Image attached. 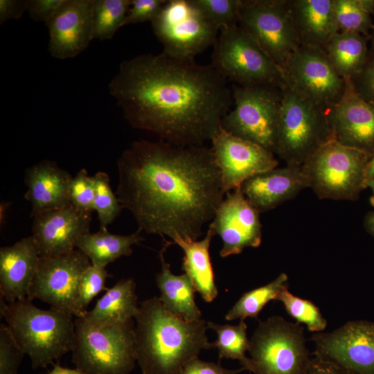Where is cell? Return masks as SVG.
I'll list each match as a JSON object with an SVG mask.
<instances>
[{
  "label": "cell",
  "instance_id": "1",
  "mask_svg": "<svg viewBox=\"0 0 374 374\" xmlns=\"http://www.w3.org/2000/svg\"><path fill=\"white\" fill-rule=\"evenodd\" d=\"M117 168L116 195L138 229L172 242L197 240L226 195L213 149L203 145L136 141Z\"/></svg>",
  "mask_w": 374,
  "mask_h": 374
},
{
  "label": "cell",
  "instance_id": "2",
  "mask_svg": "<svg viewBox=\"0 0 374 374\" xmlns=\"http://www.w3.org/2000/svg\"><path fill=\"white\" fill-rule=\"evenodd\" d=\"M108 89L132 127L181 146L211 141L233 104L228 80L211 64L164 52L123 61Z\"/></svg>",
  "mask_w": 374,
  "mask_h": 374
},
{
  "label": "cell",
  "instance_id": "3",
  "mask_svg": "<svg viewBox=\"0 0 374 374\" xmlns=\"http://www.w3.org/2000/svg\"><path fill=\"white\" fill-rule=\"evenodd\" d=\"M134 348L141 374H180L204 349L213 348L203 319L188 321L165 309L159 297L142 301L134 317Z\"/></svg>",
  "mask_w": 374,
  "mask_h": 374
},
{
  "label": "cell",
  "instance_id": "4",
  "mask_svg": "<svg viewBox=\"0 0 374 374\" xmlns=\"http://www.w3.org/2000/svg\"><path fill=\"white\" fill-rule=\"evenodd\" d=\"M0 305L1 317L28 355L33 368H46L71 351L75 335L73 316L51 308L40 309L27 298L6 303L1 296Z\"/></svg>",
  "mask_w": 374,
  "mask_h": 374
},
{
  "label": "cell",
  "instance_id": "5",
  "mask_svg": "<svg viewBox=\"0 0 374 374\" xmlns=\"http://www.w3.org/2000/svg\"><path fill=\"white\" fill-rule=\"evenodd\" d=\"M134 319L96 325L75 318L72 362L83 374H130L136 362Z\"/></svg>",
  "mask_w": 374,
  "mask_h": 374
},
{
  "label": "cell",
  "instance_id": "6",
  "mask_svg": "<svg viewBox=\"0 0 374 374\" xmlns=\"http://www.w3.org/2000/svg\"><path fill=\"white\" fill-rule=\"evenodd\" d=\"M281 90L274 154L287 165L301 166L321 146L334 140L329 110L302 98L285 84Z\"/></svg>",
  "mask_w": 374,
  "mask_h": 374
},
{
  "label": "cell",
  "instance_id": "7",
  "mask_svg": "<svg viewBox=\"0 0 374 374\" xmlns=\"http://www.w3.org/2000/svg\"><path fill=\"white\" fill-rule=\"evenodd\" d=\"M371 155L331 140L302 166L308 187L320 199L355 201L365 183Z\"/></svg>",
  "mask_w": 374,
  "mask_h": 374
},
{
  "label": "cell",
  "instance_id": "8",
  "mask_svg": "<svg viewBox=\"0 0 374 374\" xmlns=\"http://www.w3.org/2000/svg\"><path fill=\"white\" fill-rule=\"evenodd\" d=\"M248 352L253 374H304L310 361L304 327L276 315L258 321Z\"/></svg>",
  "mask_w": 374,
  "mask_h": 374
},
{
  "label": "cell",
  "instance_id": "9",
  "mask_svg": "<svg viewBox=\"0 0 374 374\" xmlns=\"http://www.w3.org/2000/svg\"><path fill=\"white\" fill-rule=\"evenodd\" d=\"M232 94L234 107L223 118L222 127L274 154L282 104L281 88L272 84H234Z\"/></svg>",
  "mask_w": 374,
  "mask_h": 374
},
{
  "label": "cell",
  "instance_id": "10",
  "mask_svg": "<svg viewBox=\"0 0 374 374\" xmlns=\"http://www.w3.org/2000/svg\"><path fill=\"white\" fill-rule=\"evenodd\" d=\"M213 46L211 64L240 86L285 84L282 69L238 25L224 27Z\"/></svg>",
  "mask_w": 374,
  "mask_h": 374
},
{
  "label": "cell",
  "instance_id": "11",
  "mask_svg": "<svg viewBox=\"0 0 374 374\" xmlns=\"http://www.w3.org/2000/svg\"><path fill=\"white\" fill-rule=\"evenodd\" d=\"M151 24L163 52L183 58H195L214 46L220 31L191 0H166Z\"/></svg>",
  "mask_w": 374,
  "mask_h": 374
},
{
  "label": "cell",
  "instance_id": "12",
  "mask_svg": "<svg viewBox=\"0 0 374 374\" xmlns=\"http://www.w3.org/2000/svg\"><path fill=\"white\" fill-rule=\"evenodd\" d=\"M285 84L308 102L329 110L342 97L346 80L321 48L301 45L281 67Z\"/></svg>",
  "mask_w": 374,
  "mask_h": 374
},
{
  "label": "cell",
  "instance_id": "13",
  "mask_svg": "<svg viewBox=\"0 0 374 374\" xmlns=\"http://www.w3.org/2000/svg\"><path fill=\"white\" fill-rule=\"evenodd\" d=\"M289 0H240L238 26L282 67L300 46Z\"/></svg>",
  "mask_w": 374,
  "mask_h": 374
},
{
  "label": "cell",
  "instance_id": "14",
  "mask_svg": "<svg viewBox=\"0 0 374 374\" xmlns=\"http://www.w3.org/2000/svg\"><path fill=\"white\" fill-rule=\"evenodd\" d=\"M314 357L349 374H374V321H351L330 332L310 339Z\"/></svg>",
  "mask_w": 374,
  "mask_h": 374
},
{
  "label": "cell",
  "instance_id": "15",
  "mask_svg": "<svg viewBox=\"0 0 374 374\" xmlns=\"http://www.w3.org/2000/svg\"><path fill=\"white\" fill-rule=\"evenodd\" d=\"M91 265L81 251L55 257H40L26 298L39 299L51 308L74 316L81 276Z\"/></svg>",
  "mask_w": 374,
  "mask_h": 374
},
{
  "label": "cell",
  "instance_id": "16",
  "mask_svg": "<svg viewBox=\"0 0 374 374\" xmlns=\"http://www.w3.org/2000/svg\"><path fill=\"white\" fill-rule=\"evenodd\" d=\"M226 193L240 187L247 179L277 167L274 154L235 136L222 126L211 139Z\"/></svg>",
  "mask_w": 374,
  "mask_h": 374
},
{
  "label": "cell",
  "instance_id": "17",
  "mask_svg": "<svg viewBox=\"0 0 374 374\" xmlns=\"http://www.w3.org/2000/svg\"><path fill=\"white\" fill-rule=\"evenodd\" d=\"M209 225L222 241V258L239 254L247 247H258L262 241L260 212L240 187L226 193Z\"/></svg>",
  "mask_w": 374,
  "mask_h": 374
},
{
  "label": "cell",
  "instance_id": "18",
  "mask_svg": "<svg viewBox=\"0 0 374 374\" xmlns=\"http://www.w3.org/2000/svg\"><path fill=\"white\" fill-rule=\"evenodd\" d=\"M91 215L72 204L33 216L32 236L40 257H55L76 249L78 240L90 233Z\"/></svg>",
  "mask_w": 374,
  "mask_h": 374
},
{
  "label": "cell",
  "instance_id": "19",
  "mask_svg": "<svg viewBox=\"0 0 374 374\" xmlns=\"http://www.w3.org/2000/svg\"><path fill=\"white\" fill-rule=\"evenodd\" d=\"M45 25L51 56L60 60L77 56L93 39V0H64Z\"/></svg>",
  "mask_w": 374,
  "mask_h": 374
},
{
  "label": "cell",
  "instance_id": "20",
  "mask_svg": "<svg viewBox=\"0 0 374 374\" xmlns=\"http://www.w3.org/2000/svg\"><path fill=\"white\" fill-rule=\"evenodd\" d=\"M344 93L329 111L333 139L339 143L374 154V106L362 98L349 80Z\"/></svg>",
  "mask_w": 374,
  "mask_h": 374
},
{
  "label": "cell",
  "instance_id": "21",
  "mask_svg": "<svg viewBox=\"0 0 374 374\" xmlns=\"http://www.w3.org/2000/svg\"><path fill=\"white\" fill-rule=\"evenodd\" d=\"M307 187L301 166L287 165L258 173L240 188L247 201L262 213L294 198Z\"/></svg>",
  "mask_w": 374,
  "mask_h": 374
},
{
  "label": "cell",
  "instance_id": "22",
  "mask_svg": "<svg viewBox=\"0 0 374 374\" xmlns=\"http://www.w3.org/2000/svg\"><path fill=\"white\" fill-rule=\"evenodd\" d=\"M39 258L32 235L0 249V293L7 303L26 298Z\"/></svg>",
  "mask_w": 374,
  "mask_h": 374
},
{
  "label": "cell",
  "instance_id": "23",
  "mask_svg": "<svg viewBox=\"0 0 374 374\" xmlns=\"http://www.w3.org/2000/svg\"><path fill=\"white\" fill-rule=\"evenodd\" d=\"M72 176L55 161L44 160L28 168L24 198L30 203V216L71 204L69 186Z\"/></svg>",
  "mask_w": 374,
  "mask_h": 374
},
{
  "label": "cell",
  "instance_id": "24",
  "mask_svg": "<svg viewBox=\"0 0 374 374\" xmlns=\"http://www.w3.org/2000/svg\"><path fill=\"white\" fill-rule=\"evenodd\" d=\"M288 3L300 44L324 51L337 33L333 0H289Z\"/></svg>",
  "mask_w": 374,
  "mask_h": 374
},
{
  "label": "cell",
  "instance_id": "25",
  "mask_svg": "<svg viewBox=\"0 0 374 374\" xmlns=\"http://www.w3.org/2000/svg\"><path fill=\"white\" fill-rule=\"evenodd\" d=\"M171 242H166L159 252L161 270L156 276L160 292L159 297L163 306L170 313L188 321L202 319V312L195 301V289L186 274L175 275L164 258L166 249Z\"/></svg>",
  "mask_w": 374,
  "mask_h": 374
},
{
  "label": "cell",
  "instance_id": "26",
  "mask_svg": "<svg viewBox=\"0 0 374 374\" xmlns=\"http://www.w3.org/2000/svg\"><path fill=\"white\" fill-rule=\"evenodd\" d=\"M214 235L215 233L209 225L205 237L201 240L178 238L172 242L183 249L181 268L192 280L195 290L208 303L212 302L218 294L209 253Z\"/></svg>",
  "mask_w": 374,
  "mask_h": 374
},
{
  "label": "cell",
  "instance_id": "27",
  "mask_svg": "<svg viewBox=\"0 0 374 374\" xmlns=\"http://www.w3.org/2000/svg\"><path fill=\"white\" fill-rule=\"evenodd\" d=\"M139 308L135 281L123 278L107 289L83 318L96 325L124 323L134 319Z\"/></svg>",
  "mask_w": 374,
  "mask_h": 374
},
{
  "label": "cell",
  "instance_id": "28",
  "mask_svg": "<svg viewBox=\"0 0 374 374\" xmlns=\"http://www.w3.org/2000/svg\"><path fill=\"white\" fill-rule=\"evenodd\" d=\"M137 230L129 235H117L107 229L93 233H87L78 241L76 249L89 259L91 264L105 267L122 256L132 253V246L139 244L143 238Z\"/></svg>",
  "mask_w": 374,
  "mask_h": 374
},
{
  "label": "cell",
  "instance_id": "29",
  "mask_svg": "<svg viewBox=\"0 0 374 374\" xmlns=\"http://www.w3.org/2000/svg\"><path fill=\"white\" fill-rule=\"evenodd\" d=\"M369 38L357 33L338 32L328 43L324 51L338 74L351 79L363 68L368 53Z\"/></svg>",
  "mask_w": 374,
  "mask_h": 374
},
{
  "label": "cell",
  "instance_id": "30",
  "mask_svg": "<svg viewBox=\"0 0 374 374\" xmlns=\"http://www.w3.org/2000/svg\"><path fill=\"white\" fill-rule=\"evenodd\" d=\"M207 326L217 334V340L212 342V346L217 349L219 361L223 358L238 360L244 371L252 373V361L246 355L250 339L247 337V325L244 320H240L238 325L207 321Z\"/></svg>",
  "mask_w": 374,
  "mask_h": 374
},
{
  "label": "cell",
  "instance_id": "31",
  "mask_svg": "<svg viewBox=\"0 0 374 374\" xmlns=\"http://www.w3.org/2000/svg\"><path fill=\"white\" fill-rule=\"evenodd\" d=\"M374 0H333V14L338 32L357 33L371 39L374 22Z\"/></svg>",
  "mask_w": 374,
  "mask_h": 374
},
{
  "label": "cell",
  "instance_id": "32",
  "mask_svg": "<svg viewBox=\"0 0 374 374\" xmlns=\"http://www.w3.org/2000/svg\"><path fill=\"white\" fill-rule=\"evenodd\" d=\"M288 287V276L281 273L269 283L244 293L225 315V319L233 321L246 318L258 319L263 308L271 301L276 300L280 292Z\"/></svg>",
  "mask_w": 374,
  "mask_h": 374
},
{
  "label": "cell",
  "instance_id": "33",
  "mask_svg": "<svg viewBox=\"0 0 374 374\" xmlns=\"http://www.w3.org/2000/svg\"><path fill=\"white\" fill-rule=\"evenodd\" d=\"M132 0H93V39H109L123 26Z\"/></svg>",
  "mask_w": 374,
  "mask_h": 374
},
{
  "label": "cell",
  "instance_id": "34",
  "mask_svg": "<svg viewBox=\"0 0 374 374\" xmlns=\"http://www.w3.org/2000/svg\"><path fill=\"white\" fill-rule=\"evenodd\" d=\"M276 301H280L287 313L296 323L305 324L309 331L318 333L326 329L327 321L319 308L312 301L294 295L288 287L280 292Z\"/></svg>",
  "mask_w": 374,
  "mask_h": 374
},
{
  "label": "cell",
  "instance_id": "35",
  "mask_svg": "<svg viewBox=\"0 0 374 374\" xmlns=\"http://www.w3.org/2000/svg\"><path fill=\"white\" fill-rule=\"evenodd\" d=\"M92 177L95 188L94 211L98 214L100 229L107 230L121 214L123 207L112 190L109 175L100 171Z\"/></svg>",
  "mask_w": 374,
  "mask_h": 374
},
{
  "label": "cell",
  "instance_id": "36",
  "mask_svg": "<svg viewBox=\"0 0 374 374\" xmlns=\"http://www.w3.org/2000/svg\"><path fill=\"white\" fill-rule=\"evenodd\" d=\"M112 276L105 267L90 265L83 272L75 305V318L84 317L90 302L101 292L107 290L105 281Z\"/></svg>",
  "mask_w": 374,
  "mask_h": 374
},
{
  "label": "cell",
  "instance_id": "37",
  "mask_svg": "<svg viewBox=\"0 0 374 374\" xmlns=\"http://www.w3.org/2000/svg\"><path fill=\"white\" fill-rule=\"evenodd\" d=\"M191 2L219 30L238 25L240 0H191Z\"/></svg>",
  "mask_w": 374,
  "mask_h": 374
},
{
  "label": "cell",
  "instance_id": "38",
  "mask_svg": "<svg viewBox=\"0 0 374 374\" xmlns=\"http://www.w3.org/2000/svg\"><path fill=\"white\" fill-rule=\"evenodd\" d=\"M95 188L93 177L86 169L80 170L72 177L69 186L70 203L77 209L92 214L94 211Z\"/></svg>",
  "mask_w": 374,
  "mask_h": 374
},
{
  "label": "cell",
  "instance_id": "39",
  "mask_svg": "<svg viewBox=\"0 0 374 374\" xmlns=\"http://www.w3.org/2000/svg\"><path fill=\"white\" fill-rule=\"evenodd\" d=\"M25 353L6 324L0 326V374H18Z\"/></svg>",
  "mask_w": 374,
  "mask_h": 374
},
{
  "label": "cell",
  "instance_id": "40",
  "mask_svg": "<svg viewBox=\"0 0 374 374\" xmlns=\"http://www.w3.org/2000/svg\"><path fill=\"white\" fill-rule=\"evenodd\" d=\"M350 80L355 92L374 106V46L371 47L362 70Z\"/></svg>",
  "mask_w": 374,
  "mask_h": 374
},
{
  "label": "cell",
  "instance_id": "41",
  "mask_svg": "<svg viewBox=\"0 0 374 374\" xmlns=\"http://www.w3.org/2000/svg\"><path fill=\"white\" fill-rule=\"evenodd\" d=\"M166 0H132L123 25L152 21L158 15Z\"/></svg>",
  "mask_w": 374,
  "mask_h": 374
},
{
  "label": "cell",
  "instance_id": "42",
  "mask_svg": "<svg viewBox=\"0 0 374 374\" xmlns=\"http://www.w3.org/2000/svg\"><path fill=\"white\" fill-rule=\"evenodd\" d=\"M63 1L64 0H28L27 12L33 21L46 24Z\"/></svg>",
  "mask_w": 374,
  "mask_h": 374
},
{
  "label": "cell",
  "instance_id": "43",
  "mask_svg": "<svg viewBox=\"0 0 374 374\" xmlns=\"http://www.w3.org/2000/svg\"><path fill=\"white\" fill-rule=\"evenodd\" d=\"M244 369H227L219 363L203 361L198 357L189 362L180 374H238Z\"/></svg>",
  "mask_w": 374,
  "mask_h": 374
},
{
  "label": "cell",
  "instance_id": "44",
  "mask_svg": "<svg viewBox=\"0 0 374 374\" xmlns=\"http://www.w3.org/2000/svg\"><path fill=\"white\" fill-rule=\"evenodd\" d=\"M28 0H0V24L20 19L27 11Z\"/></svg>",
  "mask_w": 374,
  "mask_h": 374
},
{
  "label": "cell",
  "instance_id": "45",
  "mask_svg": "<svg viewBox=\"0 0 374 374\" xmlns=\"http://www.w3.org/2000/svg\"><path fill=\"white\" fill-rule=\"evenodd\" d=\"M304 374H349L332 363L317 357L310 359Z\"/></svg>",
  "mask_w": 374,
  "mask_h": 374
},
{
  "label": "cell",
  "instance_id": "46",
  "mask_svg": "<svg viewBox=\"0 0 374 374\" xmlns=\"http://www.w3.org/2000/svg\"><path fill=\"white\" fill-rule=\"evenodd\" d=\"M366 231L374 238V210L366 213L364 220Z\"/></svg>",
  "mask_w": 374,
  "mask_h": 374
},
{
  "label": "cell",
  "instance_id": "47",
  "mask_svg": "<svg viewBox=\"0 0 374 374\" xmlns=\"http://www.w3.org/2000/svg\"><path fill=\"white\" fill-rule=\"evenodd\" d=\"M48 374H83L77 368H69L62 367L59 364L54 365Z\"/></svg>",
  "mask_w": 374,
  "mask_h": 374
},
{
  "label": "cell",
  "instance_id": "48",
  "mask_svg": "<svg viewBox=\"0 0 374 374\" xmlns=\"http://www.w3.org/2000/svg\"><path fill=\"white\" fill-rule=\"evenodd\" d=\"M373 180H374V154L370 158L366 168V173H365L366 187L367 183Z\"/></svg>",
  "mask_w": 374,
  "mask_h": 374
},
{
  "label": "cell",
  "instance_id": "49",
  "mask_svg": "<svg viewBox=\"0 0 374 374\" xmlns=\"http://www.w3.org/2000/svg\"><path fill=\"white\" fill-rule=\"evenodd\" d=\"M366 188H369L372 192V195L370 197L369 202L371 205L374 207V180L367 183Z\"/></svg>",
  "mask_w": 374,
  "mask_h": 374
},
{
  "label": "cell",
  "instance_id": "50",
  "mask_svg": "<svg viewBox=\"0 0 374 374\" xmlns=\"http://www.w3.org/2000/svg\"><path fill=\"white\" fill-rule=\"evenodd\" d=\"M372 46H374V25H373V33H372Z\"/></svg>",
  "mask_w": 374,
  "mask_h": 374
}]
</instances>
